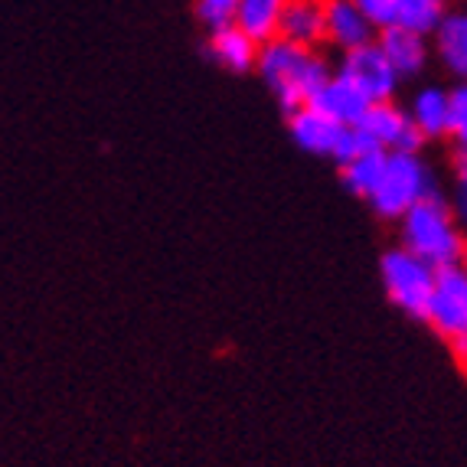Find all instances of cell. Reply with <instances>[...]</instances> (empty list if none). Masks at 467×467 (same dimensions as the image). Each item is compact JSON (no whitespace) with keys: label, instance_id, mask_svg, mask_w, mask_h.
<instances>
[{"label":"cell","instance_id":"obj_4","mask_svg":"<svg viewBox=\"0 0 467 467\" xmlns=\"http://www.w3.org/2000/svg\"><path fill=\"white\" fill-rule=\"evenodd\" d=\"M435 193L431 171L419 154H389L379 187L369 196V202L382 219H402L405 213Z\"/></svg>","mask_w":467,"mask_h":467},{"label":"cell","instance_id":"obj_12","mask_svg":"<svg viewBox=\"0 0 467 467\" xmlns=\"http://www.w3.org/2000/svg\"><path fill=\"white\" fill-rule=\"evenodd\" d=\"M409 118L421 131L425 140H435L451 134V88L441 86H421L419 92L409 99Z\"/></svg>","mask_w":467,"mask_h":467},{"label":"cell","instance_id":"obj_21","mask_svg":"<svg viewBox=\"0 0 467 467\" xmlns=\"http://www.w3.org/2000/svg\"><path fill=\"white\" fill-rule=\"evenodd\" d=\"M369 150H379L373 144V140L367 138V134L359 131V128H347L343 131V138H340V144H337V154H334V161L337 164H350L353 157H359V154H369Z\"/></svg>","mask_w":467,"mask_h":467},{"label":"cell","instance_id":"obj_18","mask_svg":"<svg viewBox=\"0 0 467 467\" xmlns=\"http://www.w3.org/2000/svg\"><path fill=\"white\" fill-rule=\"evenodd\" d=\"M448 14H451L448 0H405L396 24L405 26V30L421 33V36H435Z\"/></svg>","mask_w":467,"mask_h":467},{"label":"cell","instance_id":"obj_16","mask_svg":"<svg viewBox=\"0 0 467 467\" xmlns=\"http://www.w3.org/2000/svg\"><path fill=\"white\" fill-rule=\"evenodd\" d=\"M288 0H239L235 26L245 30L258 47H265L281 36V16H285Z\"/></svg>","mask_w":467,"mask_h":467},{"label":"cell","instance_id":"obj_17","mask_svg":"<svg viewBox=\"0 0 467 467\" xmlns=\"http://www.w3.org/2000/svg\"><path fill=\"white\" fill-rule=\"evenodd\" d=\"M386 161H389V150H369V154L353 157L350 164H343L340 177H343V183H347V190L369 200V196L376 193V187H379Z\"/></svg>","mask_w":467,"mask_h":467},{"label":"cell","instance_id":"obj_11","mask_svg":"<svg viewBox=\"0 0 467 467\" xmlns=\"http://www.w3.org/2000/svg\"><path fill=\"white\" fill-rule=\"evenodd\" d=\"M314 105H320V109L327 111L330 118H337L340 125L357 128L359 121L367 118V111L373 109L376 101L369 99V95L363 92L353 78H347L343 72H334V78L324 86V92L317 95V101H314Z\"/></svg>","mask_w":467,"mask_h":467},{"label":"cell","instance_id":"obj_20","mask_svg":"<svg viewBox=\"0 0 467 467\" xmlns=\"http://www.w3.org/2000/svg\"><path fill=\"white\" fill-rule=\"evenodd\" d=\"M451 138L458 150H467V82L451 88Z\"/></svg>","mask_w":467,"mask_h":467},{"label":"cell","instance_id":"obj_2","mask_svg":"<svg viewBox=\"0 0 467 467\" xmlns=\"http://www.w3.org/2000/svg\"><path fill=\"white\" fill-rule=\"evenodd\" d=\"M399 235H402V249L425 258L438 272L461 265V255H464L467 245L464 229L454 216V206L441 193L421 200L415 210L405 213L399 219Z\"/></svg>","mask_w":467,"mask_h":467},{"label":"cell","instance_id":"obj_15","mask_svg":"<svg viewBox=\"0 0 467 467\" xmlns=\"http://www.w3.org/2000/svg\"><path fill=\"white\" fill-rule=\"evenodd\" d=\"M210 56L216 59L223 69L229 72H249L258 66V53H262V47H258L255 39L249 36L245 30H239V26H223V30H213L210 33Z\"/></svg>","mask_w":467,"mask_h":467},{"label":"cell","instance_id":"obj_1","mask_svg":"<svg viewBox=\"0 0 467 467\" xmlns=\"http://www.w3.org/2000/svg\"><path fill=\"white\" fill-rule=\"evenodd\" d=\"M258 76L268 86V92L278 99L285 111H297L304 105H314L317 95L324 92L334 72H330L327 59L311 47H297L288 39H272L258 53Z\"/></svg>","mask_w":467,"mask_h":467},{"label":"cell","instance_id":"obj_7","mask_svg":"<svg viewBox=\"0 0 467 467\" xmlns=\"http://www.w3.org/2000/svg\"><path fill=\"white\" fill-rule=\"evenodd\" d=\"M337 72L353 78L373 101H392L399 86H402V78L392 69V63L379 49V43H369V47H359L353 53H343V63Z\"/></svg>","mask_w":467,"mask_h":467},{"label":"cell","instance_id":"obj_10","mask_svg":"<svg viewBox=\"0 0 467 467\" xmlns=\"http://www.w3.org/2000/svg\"><path fill=\"white\" fill-rule=\"evenodd\" d=\"M324 4H327V43H334L343 53L376 43L379 26L353 0H324Z\"/></svg>","mask_w":467,"mask_h":467},{"label":"cell","instance_id":"obj_9","mask_svg":"<svg viewBox=\"0 0 467 467\" xmlns=\"http://www.w3.org/2000/svg\"><path fill=\"white\" fill-rule=\"evenodd\" d=\"M376 43H379V49L392 63V69L399 72V78L421 76L425 66H429L431 53H435V49H431V36H421V33L405 30V26H399V24L379 30Z\"/></svg>","mask_w":467,"mask_h":467},{"label":"cell","instance_id":"obj_8","mask_svg":"<svg viewBox=\"0 0 467 467\" xmlns=\"http://www.w3.org/2000/svg\"><path fill=\"white\" fill-rule=\"evenodd\" d=\"M288 131L301 150L314 157H334L337 144H340L347 125H340L337 118H330L320 105H304V109L288 115Z\"/></svg>","mask_w":467,"mask_h":467},{"label":"cell","instance_id":"obj_22","mask_svg":"<svg viewBox=\"0 0 467 467\" xmlns=\"http://www.w3.org/2000/svg\"><path fill=\"white\" fill-rule=\"evenodd\" d=\"M353 4H357L379 30H386V26H392L399 20V10H402L405 0H353Z\"/></svg>","mask_w":467,"mask_h":467},{"label":"cell","instance_id":"obj_5","mask_svg":"<svg viewBox=\"0 0 467 467\" xmlns=\"http://www.w3.org/2000/svg\"><path fill=\"white\" fill-rule=\"evenodd\" d=\"M425 324L451 347L461 367H467V275L461 272V265L438 272L435 297L429 304Z\"/></svg>","mask_w":467,"mask_h":467},{"label":"cell","instance_id":"obj_19","mask_svg":"<svg viewBox=\"0 0 467 467\" xmlns=\"http://www.w3.org/2000/svg\"><path fill=\"white\" fill-rule=\"evenodd\" d=\"M193 10L200 16V24L206 30H223V26L235 24V14H239V0H193Z\"/></svg>","mask_w":467,"mask_h":467},{"label":"cell","instance_id":"obj_6","mask_svg":"<svg viewBox=\"0 0 467 467\" xmlns=\"http://www.w3.org/2000/svg\"><path fill=\"white\" fill-rule=\"evenodd\" d=\"M357 128L373 140L376 148L389 150V154H419L421 144H425L409 111L399 109L396 101H376Z\"/></svg>","mask_w":467,"mask_h":467},{"label":"cell","instance_id":"obj_24","mask_svg":"<svg viewBox=\"0 0 467 467\" xmlns=\"http://www.w3.org/2000/svg\"><path fill=\"white\" fill-rule=\"evenodd\" d=\"M461 272L467 275V245H464V255H461Z\"/></svg>","mask_w":467,"mask_h":467},{"label":"cell","instance_id":"obj_3","mask_svg":"<svg viewBox=\"0 0 467 467\" xmlns=\"http://www.w3.org/2000/svg\"><path fill=\"white\" fill-rule=\"evenodd\" d=\"M379 278L386 285V295L399 311L409 317L425 320L429 317V304L435 297L438 268L429 265L425 258L412 255L409 249H389L379 258Z\"/></svg>","mask_w":467,"mask_h":467},{"label":"cell","instance_id":"obj_14","mask_svg":"<svg viewBox=\"0 0 467 467\" xmlns=\"http://www.w3.org/2000/svg\"><path fill=\"white\" fill-rule=\"evenodd\" d=\"M431 49L448 76L467 82V10H451L444 16V24L431 36Z\"/></svg>","mask_w":467,"mask_h":467},{"label":"cell","instance_id":"obj_23","mask_svg":"<svg viewBox=\"0 0 467 467\" xmlns=\"http://www.w3.org/2000/svg\"><path fill=\"white\" fill-rule=\"evenodd\" d=\"M454 177H458V190H454V193L467 196V150H461V154H458V164H454Z\"/></svg>","mask_w":467,"mask_h":467},{"label":"cell","instance_id":"obj_13","mask_svg":"<svg viewBox=\"0 0 467 467\" xmlns=\"http://www.w3.org/2000/svg\"><path fill=\"white\" fill-rule=\"evenodd\" d=\"M281 39L297 47H320L327 39V4L324 0H288L281 16Z\"/></svg>","mask_w":467,"mask_h":467}]
</instances>
